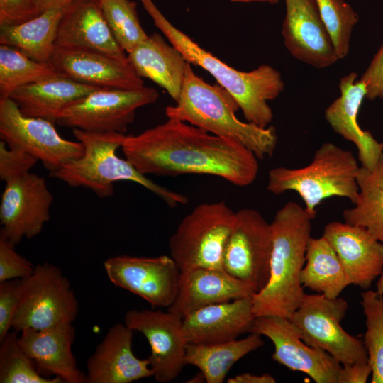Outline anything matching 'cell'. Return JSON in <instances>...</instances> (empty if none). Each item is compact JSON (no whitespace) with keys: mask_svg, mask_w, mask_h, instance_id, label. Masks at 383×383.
Masks as SVG:
<instances>
[{"mask_svg":"<svg viewBox=\"0 0 383 383\" xmlns=\"http://www.w3.org/2000/svg\"><path fill=\"white\" fill-rule=\"evenodd\" d=\"M121 148L126 159L145 175L209 174L246 187L259 170L258 158L243 144L172 118L126 135Z\"/></svg>","mask_w":383,"mask_h":383,"instance_id":"6da1fadb","label":"cell"},{"mask_svg":"<svg viewBox=\"0 0 383 383\" xmlns=\"http://www.w3.org/2000/svg\"><path fill=\"white\" fill-rule=\"evenodd\" d=\"M313 220L299 204L289 201L275 213L270 223L272 250L270 278L255 294L252 310L256 317L277 316L290 318L305 296L301 272Z\"/></svg>","mask_w":383,"mask_h":383,"instance_id":"7a4b0ae2","label":"cell"},{"mask_svg":"<svg viewBox=\"0 0 383 383\" xmlns=\"http://www.w3.org/2000/svg\"><path fill=\"white\" fill-rule=\"evenodd\" d=\"M140 1L155 26L170 43L182 54L189 63L207 71L232 96L248 122L260 127H267L274 116L268 101L275 99L284 88L279 71L268 65H262L249 72L235 70L177 28L152 0Z\"/></svg>","mask_w":383,"mask_h":383,"instance_id":"3957f363","label":"cell"},{"mask_svg":"<svg viewBox=\"0 0 383 383\" xmlns=\"http://www.w3.org/2000/svg\"><path fill=\"white\" fill-rule=\"evenodd\" d=\"M239 109L226 90L206 82L188 62L179 97L175 105L165 108V115L237 141L258 159L272 157L277 143L275 128L241 121L235 115Z\"/></svg>","mask_w":383,"mask_h":383,"instance_id":"277c9868","label":"cell"},{"mask_svg":"<svg viewBox=\"0 0 383 383\" xmlns=\"http://www.w3.org/2000/svg\"><path fill=\"white\" fill-rule=\"evenodd\" d=\"M72 133L84 145V152L81 157L50 173L52 177L72 187L89 189L100 198L113 195L114 182L131 181L143 186L171 208L188 203L186 196L152 182L127 159L116 155L126 136L124 133H94L78 128H73Z\"/></svg>","mask_w":383,"mask_h":383,"instance_id":"5b68a950","label":"cell"},{"mask_svg":"<svg viewBox=\"0 0 383 383\" xmlns=\"http://www.w3.org/2000/svg\"><path fill=\"white\" fill-rule=\"evenodd\" d=\"M357 161L350 150L333 143L322 144L312 161L305 167H277L268 173L267 189L274 194L296 192L305 204V210L314 219L316 208L328 198L348 199L353 204L357 200Z\"/></svg>","mask_w":383,"mask_h":383,"instance_id":"8992f818","label":"cell"},{"mask_svg":"<svg viewBox=\"0 0 383 383\" xmlns=\"http://www.w3.org/2000/svg\"><path fill=\"white\" fill-rule=\"evenodd\" d=\"M235 216L224 201L201 204L184 216L168 242L181 272L197 267L223 269V251Z\"/></svg>","mask_w":383,"mask_h":383,"instance_id":"52a82bcc","label":"cell"},{"mask_svg":"<svg viewBox=\"0 0 383 383\" xmlns=\"http://www.w3.org/2000/svg\"><path fill=\"white\" fill-rule=\"evenodd\" d=\"M78 311L77 299L61 270L50 263L38 264L29 277L21 279V300L12 327L20 332L72 323Z\"/></svg>","mask_w":383,"mask_h":383,"instance_id":"ba28073f","label":"cell"},{"mask_svg":"<svg viewBox=\"0 0 383 383\" xmlns=\"http://www.w3.org/2000/svg\"><path fill=\"white\" fill-rule=\"evenodd\" d=\"M348 307V302L340 297L305 294L289 320L306 344L326 351L342 365L367 362L363 340L341 326Z\"/></svg>","mask_w":383,"mask_h":383,"instance_id":"9c48e42d","label":"cell"},{"mask_svg":"<svg viewBox=\"0 0 383 383\" xmlns=\"http://www.w3.org/2000/svg\"><path fill=\"white\" fill-rule=\"evenodd\" d=\"M158 91L151 87L135 89L100 88L68 105L59 116L62 126L94 133H124L140 107L155 103Z\"/></svg>","mask_w":383,"mask_h":383,"instance_id":"30bf717a","label":"cell"},{"mask_svg":"<svg viewBox=\"0 0 383 383\" xmlns=\"http://www.w3.org/2000/svg\"><path fill=\"white\" fill-rule=\"evenodd\" d=\"M272 250L270 223L255 209L238 210L223 251V270L256 294L269 280Z\"/></svg>","mask_w":383,"mask_h":383,"instance_id":"8fae6325","label":"cell"},{"mask_svg":"<svg viewBox=\"0 0 383 383\" xmlns=\"http://www.w3.org/2000/svg\"><path fill=\"white\" fill-rule=\"evenodd\" d=\"M0 138L9 148L35 157L50 173L84 152L81 142L62 138L48 120L23 116L10 98L0 99Z\"/></svg>","mask_w":383,"mask_h":383,"instance_id":"7c38bea8","label":"cell"},{"mask_svg":"<svg viewBox=\"0 0 383 383\" xmlns=\"http://www.w3.org/2000/svg\"><path fill=\"white\" fill-rule=\"evenodd\" d=\"M104 268L113 285L142 298L152 307L167 308L175 299L181 272L170 255H118L106 260Z\"/></svg>","mask_w":383,"mask_h":383,"instance_id":"4fadbf2b","label":"cell"},{"mask_svg":"<svg viewBox=\"0 0 383 383\" xmlns=\"http://www.w3.org/2000/svg\"><path fill=\"white\" fill-rule=\"evenodd\" d=\"M52 201L45 179L37 174L8 180L0 203V235L15 245L38 235L50 220Z\"/></svg>","mask_w":383,"mask_h":383,"instance_id":"5bb4252c","label":"cell"},{"mask_svg":"<svg viewBox=\"0 0 383 383\" xmlns=\"http://www.w3.org/2000/svg\"><path fill=\"white\" fill-rule=\"evenodd\" d=\"M251 333L268 338L274 346V361L309 375L316 383H338L342 365L326 351L306 344L289 318H255Z\"/></svg>","mask_w":383,"mask_h":383,"instance_id":"9a60e30c","label":"cell"},{"mask_svg":"<svg viewBox=\"0 0 383 383\" xmlns=\"http://www.w3.org/2000/svg\"><path fill=\"white\" fill-rule=\"evenodd\" d=\"M124 323L147 339L150 354L147 357L155 380L161 383L175 379L185 365L187 341L183 318L167 311L128 310Z\"/></svg>","mask_w":383,"mask_h":383,"instance_id":"2e32d148","label":"cell"},{"mask_svg":"<svg viewBox=\"0 0 383 383\" xmlns=\"http://www.w3.org/2000/svg\"><path fill=\"white\" fill-rule=\"evenodd\" d=\"M286 13L281 34L295 59L322 69L339 59L321 18L316 0H284Z\"/></svg>","mask_w":383,"mask_h":383,"instance_id":"e0dca14e","label":"cell"},{"mask_svg":"<svg viewBox=\"0 0 383 383\" xmlns=\"http://www.w3.org/2000/svg\"><path fill=\"white\" fill-rule=\"evenodd\" d=\"M50 63L62 75L99 88L135 89L144 87L143 79L128 62L96 51L55 46Z\"/></svg>","mask_w":383,"mask_h":383,"instance_id":"ac0fdd59","label":"cell"},{"mask_svg":"<svg viewBox=\"0 0 383 383\" xmlns=\"http://www.w3.org/2000/svg\"><path fill=\"white\" fill-rule=\"evenodd\" d=\"M133 332L121 323L108 330L87 360L86 383H131L153 377L148 360L132 350Z\"/></svg>","mask_w":383,"mask_h":383,"instance_id":"d6986e66","label":"cell"},{"mask_svg":"<svg viewBox=\"0 0 383 383\" xmlns=\"http://www.w3.org/2000/svg\"><path fill=\"white\" fill-rule=\"evenodd\" d=\"M323 236L338 256L350 284L368 289L383 273V244L365 228L333 221Z\"/></svg>","mask_w":383,"mask_h":383,"instance_id":"ffe728a7","label":"cell"},{"mask_svg":"<svg viewBox=\"0 0 383 383\" xmlns=\"http://www.w3.org/2000/svg\"><path fill=\"white\" fill-rule=\"evenodd\" d=\"M55 46L89 50L128 62L126 52L115 39L99 0H73L63 14Z\"/></svg>","mask_w":383,"mask_h":383,"instance_id":"44dd1931","label":"cell"},{"mask_svg":"<svg viewBox=\"0 0 383 383\" xmlns=\"http://www.w3.org/2000/svg\"><path fill=\"white\" fill-rule=\"evenodd\" d=\"M357 79V74L354 72L341 77L340 95L326 108L325 118L337 134L355 145L362 166L371 170L383 153V142L377 141L358 123V113L365 99L366 87Z\"/></svg>","mask_w":383,"mask_h":383,"instance_id":"7402d4cb","label":"cell"},{"mask_svg":"<svg viewBox=\"0 0 383 383\" xmlns=\"http://www.w3.org/2000/svg\"><path fill=\"white\" fill-rule=\"evenodd\" d=\"M74 338L72 323L43 330L27 328L18 335L21 346L33 360L43 376L54 375L63 383H84L85 374L78 367L72 353Z\"/></svg>","mask_w":383,"mask_h":383,"instance_id":"603a6c76","label":"cell"},{"mask_svg":"<svg viewBox=\"0 0 383 383\" xmlns=\"http://www.w3.org/2000/svg\"><path fill=\"white\" fill-rule=\"evenodd\" d=\"M254 294L223 269L197 267L181 272L177 296L167 311L184 318L206 306Z\"/></svg>","mask_w":383,"mask_h":383,"instance_id":"cb8c5ba5","label":"cell"},{"mask_svg":"<svg viewBox=\"0 0 383 383\" xmlns=\"http://www.w3.org/2000/svg\"><path fill=\"white\" fill-rule=\"evenodd\" d=\"M252 297L212 304L184 317L183 328L187 343L216 344L250 333L256 318Z\"/></svg>","mask_w":383,"mask_h":383,"instance_id":"d4e9b609","label":"cell"},{"mask_svg":"<svg viewBox=\"0 0 383 383\" xmlns=\"http://www.w3.org/2000/svg\"><path fill=\"white\" fill-rule=\"evenodd\" d=\"M99 89L60 74L19 87L9 98L23 116L55 123L68 105Z\"/></svg>","mask_w":383,"mask_h":383,"instance_id":"484cf974","label":"cell"},{"mask_svg":"<svg viewBox=\"0 0 383 383\" xmlns=\"http://www.w3.org/2000/svg\"><path fill=\"white\" fill-rule=\"evenodd\" d=\"M127 60L139 77L152 80L162 87L175 102L178 100L188 62L160 34L148 35L127 54Z\"/></svg>","mask_w":383,"mask_h":383,"instance_id":"4316f807","label":"cell"},{"mask_svg":"<svg viewBox=\"0 0 383 383\" xmlns=\"http://www.w3.org/2000/svg\"><path fill=\"white\" fill-rule=\"evenodd\" d=\"M70 3L49 9L19 25L0 26V44L16 48L38 62L50 63L60 21Z\"/></svg>","mask_w":383,"mask_h":383,"instance_id":"83f0119b","label":"cell"},{"mask_svg":"<svg viewBox=\"0 0 383 383\" xmlns=\"http://www.w3.org/2000/svg\"><path fill=\"white\" fill-rule=\"evenodd\" d=\"M300 279L303 287L328 299L339 297L350 284L338 256L323 235L309 238Z\"/></svg>","mask_w":383,"mask_h":383,"instance_id":"f1b7e54d","label":"cell"},{"mask_svg":"<svg viewBox=\"0 0 383 383\" xmlns=\"http://www.w3.org/2000/svg\"><path fill=\"white\" fill-rule=\"evenodd\" d=\"M263 345L261 335L255 333L243 339L216 344L188 343L184 363L197 367L206 382L222 383L235 363Z\"/></svg>","mask_w":383,"mask_h":383,"instance_id":"f546056e","label":"cell"},{"mask_svg":"<svg viewBox=\"0 0 383 383\" xmlns=\"http://www.w3.org/2000/svg\"><path fill=\"white\" fill-rule=\"evenodd\" d=\"M357 183V198L343 211L344 222L365 228L383 244V153L372 170L360 167Z\"/></svg>","mask_w":383,"mask_h":383,"instance_id":"4dcf8cb0","label":"cell"},{"mask_svg":"<svg viewBox=\"0 0 383 383\" xmlns=\"http://www.w3.org/2000/svg\"><path fill=\"white\" fill-rule=\"evenodd\" d=\"M60 74L50 64L34 60L16 48L0 45V99L23 86Z\"/></svg>","mask_w":383,"mask_h":383,"instance_id":"1f68e13d","label":"cell"},{"mask_svg":"<svg viewBox=\"0 0 383 383\" xmlns=\"http://www.w3.org/2000/svg\"><path fill=\"white\" fill-rule=\"evenodd\" d=\"M19 332L13 330L0 341L1 383H63L59 377L43 376L33 360L18 342Z\"/></svg>","mask_w":383,"mask_h":383,"instance_id":"d6a6232c","label":"cell"},{"mask_svg":"<svg viewBox=\"0 0 383 383\" xmlns=\"http://www.w3.org/2000/svg\"><path fill=\"white\" fill-rule=\"evenodd\" d=\"M99 1L109 27L126 53L148 38L138 16L136 2L131 0Z\"/></svg>","mask_w":383,"mask_h":383,"instance_id":"836d02e7","label":"cell"},{"mask_svg":"<svg viewBox=\"0 0 383 383\" xmlns=\"http://www.w3.org/2000/svg\"><path fill=\"white\" fill-rule=\"evenodd\" d=\"M361 298L366 318L363 343L372 367L371 382L383 383V296L366 289Z\"/></svg>","mask_w":383,"mask_h":383,"instance_id":"e575fe53","label":"cell"},{"mask_svg":"<svg viewBox=\"0 0 383 383\" xmlns=\"http://www.w3.org/2000/svg\"><path fill=\"white\" fill-rule=\"evenodd\" d=\"M316 2L337 56L342 60L349 52L352 33L359 16L345 0H316Z\"/></svg>","mask_w":383,"mask_h":383,"instance_id":"d590c367","label":"cell"},{"mask_svg":"<svg viewBox=\"0 0 383 383\" xmlns=\"http://www.w3.org/2000/svg\"><path fill=\"white\" fill-rule=\"evenodd\" d=\"M15 245L0 235V282L29 277L35 266L21 255Z\"/></svg>","mask_w":383,"mask_h":383,"instance_id":"8d00e7d4","label":"cell"},{"mask_svg":"<svg viewBox=\"0 0 383 383\" xmlns=\"http://www.w3.org/2000/svg\"><path fill=\"white\" fill-rule=\"evenodd\" d=\"M38 160L20 149L9 148L0 141V179L3 182L21 176L30 172Z\"/></svg>","mask_w":383,"mask_h":383,"instance_id":"74e56055","label":"cell"},{"mask_svg":"<svg viewBox=\"0 0 383 383\" xmlns=\"http://www.w3.org/2000/svg\"><path fill=\"white\" fill-rule=\"evenodd\" d=\"M21 292V279L0 282V341L10 332L18 309Z\"/></svg>","mask_w":383,"mask_h":383,"instance_id":"f35d334b","label":"cell"},{"mask_svg":"<svg viewBox=\"0 0 383 383\" xmlns=\"http://www.w3.org/2000/svg\"><path fill=\"white\" fill-rule=\"evenodd\" d=\"M40 14L33 0H0V26L19 25Z\"/></svg>","mask_w":383,"mask_h":383,"instance_id":"ab89813d","label":"cell"},{"mask_svg":"<svg viewBox=\"0 0 383 383\" xmlns=\"http://www.w3.org/2000/svg\"><path fill=\"white\" fill-rule=\"evenodd\" d=\"M359 79L365 84V99H383V43Z\"/></svg>","mask_w":383,"mask_h":383,"instance_id":"60d3db41","label":"cell"},{"mask_svg":"<svg viewBox=\"0 0 383 383\" xmlns=\"http://www.w3.org/2000/svg\"><path fill=\"white\" fill-rule=\"evenodd\" d=\"M371 375L372 367L368 361L342 365L338 383H365Z\"/></svg>","mask_w":383,"mask_h":383,"instance_id":"b9f144b4","label":"cell"},{"mask_svg":"<svg viewBox=\"0 0 383 383\" xmlns=\"http://www.w3.org/2000/svg\"><path fill=\"white\" fill-rule=\"evenodd\" d=\"M228 383H274L275 379L270 374H254L242 373L227 380Z\"/></svg>","mask_w":383,"mask_h":383,"instance_id":"7bdbcfd3","label":"cell"},{"mask_svg":"<svg viewBox=\"0 0 383 383\" xmlns=\"http://www.w3.org/2000/svg\"><path fill=\"white\" fill-rule=\"evenodd\" d=\"M40 13L52 7L67 4L73 0H33Z\"/></svg>","mask_w":383,"mask_h":383,"instance_id":"ee69618b","label":"cell"},{"mask_svg":"<svg viewBox=\"0 0 383 383\" xmlns=\"http://www.w3.org/2000/svg\"><path fill=\"white\" fill-rule=\"evenodd\" d=\"M233 2H242V3H250V2H262V3H269L271 4H274L278 3L279 0H231Z\"/></svg>","mask_w":383,"mask_h":383,"instance_id":"f6af8a7d","label":"cell"},{"mask_svg":"<svg viewBox=\"0 0 383 383\" xmlns=\"http://www.w3.org/2000/svg\"><path fill=\"white\" fill-rule=\"evenodd\" d=\"M376 291L383 296V273L379 277L376 284Z\"/></svg>","mask_w":383,"mask_h":383,"instance_id":"bcb514c9","label":"cell"}]
</instances>
